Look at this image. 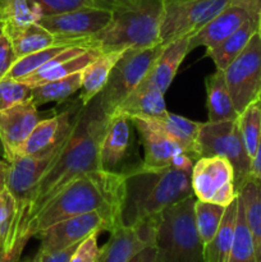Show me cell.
<instances>
[{
  "instance_id": "cell-1",
  "label": "cell",
  "mask_w": 261,
  "mask_h": 262,
  "mask_svg": "<svg viewBox=\"0 0 261 262\" xmlns=\"http://www.w3.org/2000/svg\"><path fill=\"white\" fill-rule=\"evenodd\" d=\"M109 119L101 105L100 95L79 109L66 145L36 188L20 230V238L28 237L26 229L31 220L64 187L83 174L101 169L100 145Z\"/></svg>"
},
{
  "instance_id": "cell-2",
  "label": "cell",
  "mask_w": 261,
  "mask_h": 262,
  "mask_svg": "<svg viewBox=\"0 0 261 262\" xmlns=\"http://www.w3.org/2000/svg\"><path fill=\"white\" fill-rule=\"evenodd\" d=\"M124 194V171H90L72 181L50 200L27 225L26 235L36 237L61 220L94 211L104 215L109 232H113L122 227Z\"/></svg>"
},
{
  "instance_id": "cell-3",
  "label": "cell",
  "mask_w": 261,
  "mask_h": 262,
  "mask_svg": "<svg viewBox=\"0 0 261 262\" xmlns=\"http://www.w3.org/2000/svg\"><path fill=\"white\" fill-rule=\"evenodd\" d=\"M122 225L135 227L158 219L171 205L192 196L191 173L169 166L146 169L141 164L125 170Z\"/></svg>"
},
{
  "instance_id": "cell-4",
  "label": "cell",
  "mask_w": 261,
  "mask_h": 262,
  "mask_svg": "<svg viewBox=\"0 0 261 262\" xmlns=\"http://www.w3.org/2000/svg\"><path fill=\"white\" fill-rule=\"evenodd\" d=\"M165 0H136L113 10V18L101 31L79 41L100 53L146 49L160 43V25Z\"/></svg>"
},
{
  "instance_id": "cell-5",
  "label": "cell",
  "mask_w": 261,
  "mask_h": 262,
  "mask_svg": "<svg viewBox=\"0 0 261 262\" xmlns=\"http://www.w3.org/2000/svg\"><path fill=\"white\" fill-rule=\"evenodd\" d=\"M194 194L164 210L156 230L158 262H205L194 220Z\"/></svg>"
},
{
  "instance_id": "cell-6",
  "label": "cell",
  "mask_w": 261,
  "mask_h": 262,
  "mask_svg": "<svg viewBox=\"0 0 261 262\" xmlns=\"http://www.w3.org/2000/svg\"><path fill=\"white\" fill-rule=\"evenodd\" d=\"M197 154L200 158L223 156L228 159L234 170L235 188H240L246 179L251 177L252 159L241 136L238 118L224 122H205L200 128L197 137Z\"/></svg>"
},
{
  "instance_id": "cell-7",
  "label": "cell",
  "mask_w": 261,
  "mask_h": 262,
  "mask_svg": "<svg viewBox=\"0 0 261 262\" xmlns=\"http://www.w3.org/2000/svg\"><path fill=\"white\" fill-rule=\"evenodd\" d=\"M68 140V138H67ZM67 140L53 150L40 155H18L7 161L4 187L15 200L18 209V239L20 238L26 214L38 183L60 154Z\"/></svg>"
},
{
  "instance_id": "cell-8",
  "label": "cell",
  "mask_w": 261,
  "mask_h": 262,
  "mask_svg": "<svg viewBox=\"0 0 261 262\" xmlns=\"http://www.w3.org/2000/svg\"><path fill=\"white\" fill-rule=\"evenodd\" d=\"M161 43L146 49H128L113 68L105 89L100 92V100L107 115L140 86L154 61L160 55Z\"/></svg>"
},
{
  "instance_id": "cell-9",
  "label": "cell",
  "mask_w": 261,
  "mask_h": 262,
  "mask_svg": "<svg viewBox=\"0 0 261 262\" xmlns=\"http://www.w3.org/2000/svg\"><path fill=\"white\" fill-rule=\"evenodd\" d=\"M232 4V0H165L160 25L163 46L191 37Z\"/></svg>"
},
{
  "instance_id": "cell-10",
  "label": "cell",
  "mask_w": 261,
  "mask_h": 262,
  "mask_svg": "<svg viewBox=\"0 0 261 262\" xmlns=\"http://www.w3.org/2000/svg\"><path fill=\"white\" fill-rule=\"evenodd\" d=\"M223 72L235 112L241 114L248 105L260 99L261 40L257 32Z\"/></svg>"
},
{
  "instance_id": "cell-11",
  "label": "cell",
  "mask_w": 261,
  "mask_h": 262,
  "mask_svg": "<svg viewBox=\"0 0 261 262\" xmlns=\"http://www.w3.org/2000/svg\"><path fill=\"white\" fill-rule=\"evenodd\" d=\"M191 184L197 200L220 206H229L238 196L233 166L223 156L197 159L192 168Z\"/></svg>"
},
{
  "instance_id": "cell-12",
  "label": "cell",
  "mask_w": 261,
  "mask_h": 262,
  "mask_svg": "<svg viewBox=\"0 0 261 262\" xmlns=\"http://www.w3.org/2000/svg\"><path fill=\"white\" fill-rule=\"evenodd\" d=\"M112 18V9L90 7L60 14L42 15L38 23L53 33L60 45H78L79 41L101 31Z\"/></svg>"
},
{
  "instance_id": "cell-13",
  "label": "cell",
  "mask_w": 261,
  "mask_h": 262,
  "mask_svg": "<svg viewBox=\"0 0 261 262\" xmlns=\"http://www.w3.org/2000/svg\"><path fill=\"white\" fill-rule=\"evenodd\" d=\"M104 230L109 232V227L104 215L99 211L87 212L61 220L36 235L40 238L41 242L38 252L49 253L64 250L78 245L92 233H101Z\"/></svg>"
},
{
  "instance_id": "cell-14",
  "label": "cell",
  "mask_w": 261,
  "mask_h": 262,
  "mask_svg": "<svg viewBox=\"0 0 261 262\" xmlns=\"http://www.w3.org/2000/svg\"><path fill=\"white\" fill-rule=\"evenodd\" d=\"M159 220L160 217L135 227L122 225L110 232V238L100 248L97 262H128L141 250L155 245Z\"/></svg>"
},
{
  "instance_id": "cell-15",
  "label": "cell",
  "mask_w": 261,
  "mask_h": 262,
  "mask_svg": "<svg viewBox=\"0 0 261 262\" xmlns=\"http://www.w3.org/2000/svg\"><path fill=\"white\" fill-rule=\"evenodd\" d=\"M38 122L37 106L31 99L0 112V141L5 161L13 160L19 155Z\"/></svg>"
},
{
  "instance_id": "cell-16",
  "label": "cell",
  "mask_w": 261,
  "mask_h": 262,
  "mask_svg": "<svg viewBox=\"0 0 261 262\" xmlns=\"http://www.w3.org/2000/svg\"><path fill=\"white\" fill-rule=\"evenodd\" d=\"M140 136L143 147V161L141 166L146 169H165L171 166L174 156L184 152L178 142L156 127L147 118H129Z\"/></svg>"
},
{
  "instance_id": "cell-17",
  "label": "cell",
  "mask_w": 261,
  "mask_h": 262,
  "mask_svg": "<svg viewBox=\"0 0 261 262\" xmlns=\"http://www.w3.org/2000/svg\"><path fill=\"white\" fill-rule=\"evenodd\" d=\"M79 109L77 113L74 109H68L48 119L40 120L23 145L19 155H40L61 145L71 135Z\"/></svg>"
},
{
  "instance_id": "cell-18",
  "label": "cell",
  "mask_w": 261,
  "mask_h": 262,
  "mask_svg": "<svg viewBox=\"0 0 261 262\" xmlns=\"http://www.w3.org/2000/svg\"><path fill=\"white\" fill-rule=\"evenodd\" d=\"M132 120L122 114L110 115L100 145V166L106 171H120V164L129 152Z\"/></svg>"
},
{
  "instance_id": "cell-19",
  "label": "cell",
  "mask_w": 261,
  "mask_h": 262,
  "mask_svg": "<svg viewBox=\"0 0 261 262\" xmlns=\"http://www.w3.org/2000/svg\"><path fill=\"white\" fill-rule=\"evenodd\" d=\"M189 51V37L176 40L164 46L137 89H155L165 95Z\"/></svg>"
},
{
  "instance_id": "cell-20",
  "label": "cell",
  "mask_w": 261,
  "mask_h": 262,
  "mask_svg": "<svg viewBox=\"0 0 261 262\" xmlns=\"http://www.w3.org/2000/svg\"><path fill=\"white\" fill-rule=\"evenodd\" d=\"M125 50L101 53L82 71V87L79 101L87 105L106 86L113 68Z\"/></svg>"
},
{
  "instance_id": "cell-21",
  "label": "cell",
  "mask_w": 261,
  "mask_h": 262,
  "mask_svg": "<svg viewBox=\"0 0 261 262\" xmlns=\"http://www.w3.org/2000/svg\"><path fill=\"white\" fill-rule=\"evenodd\" d=\"M164 133L179 143L184 152L191 156L194 161L199 159L197 154V137L202 123L184 118L182 115L171 114L166 112L164 115L156 118H147Z\"/></svg>"
},
{
  "instance_id": "cell-22",
  "label": "cell",
  "mask_w": 261,
  "mask_h": 262,
  "mask_svg": "<svg viewBox=\"0 0 261 262\" xmlns=\"http://www.w3.org/2000/svg\"><path fill=\"white\" fill-rule=\"evenodd\" d=\"M205 87L209 122H224L240 117L233 105L224 72L216 69L214 73L207 76L205 79Z\"/></svg>"
},
{
  "instance_id": "cell-23",
  "label": "cell",
  "mask_w": 261,
  "mask_h": 262,
  "mask_svg": "<svg viewBox=\"0 0 261 262\" xmlns=\"http://www.w3.org/2000/svg\"><path fill=\"white\" fill-rule=\"evenodd\" d=\"M2 28L9 37L17 58H22V56L50 48V46L60 45L58 38L38 22L20 26V27Z\"/></svg>"
},
{
  "instance_id": "cell-24",
  "label": "cell",
  "mask_w": 261,
  "mask_h": 262,
  "mask_svg": "<svg viewBox=\"0 0 261 262\" xmlns=\"http://www.w3.org/2000/svg\"><path fill=\"white\" fill-rule=\"evenodd\" d=\"M166 112L163 92L155 89H136L113 114H122L128 118H156Z\"/></svg>"
},
{
  "instance_id": "cell-25",
  "label": "cell",
  "mask_w": 261,
  "mask_h": 262,
  "mask_svg": "<svg viewBox=\"0 0 261 262\" xmlns=\"http://www.w3.org/2000/svg\"><path fill=\"white\" fill-rule=\"evenodd\" d=\"M258 17H253L243 23L234 33L225 38L223 42L215 48L206 50V55L214 61L215 67L219 71H224L250 42L251 37L257 32Z\"/></svg>"
},
{
  "instance_id": "cell-26",
  "label": "cell",
  "mask_w": 261,
  "mask_h": 262,
  "mask_svg": "<svg viewBox=\"0 0 261 262\" xmlns=\"http://www.w3.org/2000/svg\"><path fill=\"white\" fill-rule=\"evenodd\" d=\"M238 194L243 201L246 220L255 243L256 260L261 262V181L248 177L238 188Z\"/></svg>"
},
{
  "instance_id": "cell-27",
  "label": "cell",
  "mask_w": 261,
  "mask_h": 262,
  "mask_svg": "<svg viewBox=\"0 0 261 262\" xmlns=\"http://www.w3.org/2000/svg\"><path fill=\"white\" fill-rule=\"evenodd\" d=\"M237 205L238 196L229 206L225 207V212L216 234L214 235L211 242L204 247L205 262H228L237 220Z\"/></svg>"
},
{
  "instance_id": "cell-28",
  "label": "cell",
  "mask_w": 261,
  "mask_h": 262,
  "mask_svg": "<svg viewBox=\"0 0 261 262\" xmlns=\"http://www.w3.org/2000/svg\"><path fill=\"white\" fill-rule=\"evenodd\" d=\"M82 87V71L64 77L56 81L46 82L32 87L31 100L36 106L49 104V102H60L76 94Z\"/></svg>"
},
{
  "instance_id": "cell-29",
  "label": "cell",
  "mask_w": 261,
  "mask_h": 262,
  "mask_svg": "<svg viewBox=\"0 0 261 262\" xmlns=\"http://www.w3.org/2000/svg\"><path fill=\"white\" fill-rule=\"evenodd\" d=\"M228 262H257L255 243H253L252 234L246 220L245 206H243V201L240 194H238L234 235H233V243Z\"/></svg>"
},
{
  "instance_id": "cell-30",
  "label": "cell",
  "mask_w": 261,
  "mask_h": 262,
  "mask_svg": "<svg viewBox=\"0 0 261 262\" xmlns=\"http://www.w3.org/2000/svg\"><path fill=\"white\" fill-rule=\"evenodd\" d=\"M224 212V206L197 199L194 201V220H196L199 237L204 247H206L216 234Z\"/></svg>"
},
{
  "instance_id": "cell-31",
  "label": "cell",
  "mask_w": 261,
  "mask_h": 262,
  "mask_svg": "<svg viewBox=\"0 0 261 262\" xmlns=\"http://www.w3.org/2000/svg\"><path fill=\"white\" fill-rule=\"evenodd\" d=\"M18 241V209L7 188L0 192V243L5 251L12 250Z\"/></svg>"
},
{
  "instance_id": "cell-32",
  "label": "cell",
  "mask_w": 261,
  "mask_h": 262,
  "mask_svg": "<svg viewBox=\"0 0 261 262\" xmlns=\"http://www.w3.org/2000/svg\"><path fill=\"white\" fill-rule=\"evenodd\" d=\"M41 15L30 0H0L2 27L13 28L38 22Z\"/></svg>"
},
{
  "instance_id": "cell-33",
  "label": "cell",
  "mask_w": 261,
  "mask_h": 262,
  "mask_svg": "<svg viewBox=\"0 0 261 262\" xmlns=\"http://www.w3.org/2000/svg\"><path fill=\"white\" fill-rule=\"evenodd\" d=\"M238 125L247 154L253 159L261 135V100H256L241 113Z\"/></svg>"
},
{
  "instance_id": "cell-34",
  "label": "cell",
  "mask_w": 261,
  "mask_h": 262,
  "mask_svg": "<svg viewBox=\"0 0 261 262\" xmlns=\"http://www.w3.org/2000/svg\"><path fill=\"white\" fill-rule=\"evenodd\" d=\"M67 46L69 45L50 46V48L42 49V50L35 51V53H31L28 55L22 56V58H18L5 77L7 78L15 79V81H20V79L30 76L31 73L36 72L37 69L42 68L50 60H53Z\"/></svg>"
},
{
  "instance_id": "cell-35",
  "label": "cell",
  "mask_w": 261,
  "mask_h": 262,
  "mask_svg": "<svg viewBox=\"0 0 261 262\" xmlns=\"http://www.w3.org/2000/svg\"><path fill=\"white\" fill-rule=\"evenodd\" d=\"M32 87L20 81L7 78L0 79V112L31 99Z\"/></svg>"
},
{
  "instance_id": "cell-36",
  "label": "cell",
  "mask_w": 261,
  "mask_h": 262,
  "mask_svg": "<svg viewBox=\"0 0 261 262\" xmlns=\"http://www.w3.org/2000/svg\"><path fill=\"white\" fill-rule=\"evenodd\" d=\"M30 2L41 17L60 14V13L71 12V10L81 9V8H102L97 0H30Z\"/></svg>"
},
{
  "instance_id": "cell-37",
  "label": "cell",
  "mask_w": 261,
  "mask_h": 262,
  "mask_svg": "<svg viewBox=\"0 0 261 262\" xmlns=\"http://www.w3.org/2000/svg\"><path fill=\"white\" fill-rule=\"evenodd\" d=\"M99 234V232H95L84 238L77 247L71 262H97L100 255V247L97 245Z\"/></svg>"
},
{
  "instance_id": "cell-38",
  "label": "cell",
  "mask_w": 261,
  "mask_h": 262,
  "mask_svg": "<svg viewBox=\"0 0 261 262\" xmlns=\"http://www.w3.org/2000/svg\"><path fill=\"white\" fill-rule=\"evenodd\" d=\"M17 55L7 33L0 26V79L4 78L17 60Z\"/></svg>"
},
{
  "instance_id": "cell-39",
  "label": "cell",
  "mask_w": 261,
  "mask_h": 262,
  "mask_svg": "<svg viewBox=\"0 0 261 262\" xmlns=\"http://www.w3.org/2000/svg\"><path fill=\"white\" fill-rule=\"evenodd\" d=\"M79 246L78 245H74L71 246L68 248H64V250L60 251H54V252H49V253H37L40 255V260L41 262H71L72 257H73L74 252H76L77 247Z\"/></svg>"
},
{
  "instance_id": "cell-40",
  "label": "cell",
  "mask_w": 261,
  "mask_h": 262,
  "mask_svg": "<svg viewBox=\"0 0 261 262\" xmlns=\"http://www.w3.org/2000/svg\"><path fill=\"white\" fill-rule=\"evenodd\" d=\"M31 238L28 237L19 238V239L15 242V245L13 246L12 250H9L4 256H3L0 262H22L20 261V256H22L23 250H25L26 245H27V242Z\"/></svg>"
},
{
  "instance_id": "cell-41",
  "label": "cell",
  "mask_w": 261,
  "mask_h": 262,
  "mask_svg": "<svg viewBox=\"0 0 261 262\" xmlns=\"http://www.w3.org/2000/svg\"><path fill=\"white\" fill-rule=\"evenodd\" d=\"M128 262H158V250L156 246H147L133 256Z\"/></svg>"
},
{
  "instance_id": "cell-42",
  "label": "cell",
  "mask_w": 261,
  "mask_h": 262,
  "mask_svg": "<svg viewBox=\"0 0 261 262\" xmlns=\"http://www.w3.org/2000/svg\"><path fill=\"white\" fill-rule=\"evenodd\" d=\"M251 177L261 181V135L257 143V148H256L255 156L252 159V164H251Z\"/></svg>"
},
{
  "instance_id": "cell-43",
  "label": "cell",
  "mask_w": 261,
  "mask_h": 262,
  "mask_svg": "<svg viewBox=\"0 0 261 262\" xmlns=\"http://www.w3.org/2000/svg\"><path fill=\"white\" fill-rule=\"evenodd\" d=\"M102 8H107V9H117V8L124 7V5L130 4V3L136 2V0H97Z\"/></svg>"
},
{
  "instance_id": "cell-44",
  "label": "cell",
  "mask_w": 261,
  "mask_h": 262,
  "mask_svg": "<svg viewBox=\"0 0 261 262\" xmlns=\"http://www.w3.org/2000/svg\"><path fill=\"white\" fill-rule=\"evenodd\" d=\"M5 169H7V161L0 160V188H4Z\"/></svg>"
},
{
  "instance_id": "cell-45",
  "label": "cell",
  "mask_w": 261,
  "mask_h": 262,
  "mask_svg": "<svg viewBox=\"0 0 261 262\" xmlns=\"http://www.w3.org/2000/svg\"><path fill=\"white\" fill-rule=\"evenodd\" d=\"M23 262H41L40 255H38V253H36V255L33 256V257L28 258V260H26V261H23Z\"/></svg>"
},
{
  "instance_id": "cell-46",
  "label": "cell",
  "mask_w": 261,
  "mask_h": 262,
  "mask_svg": "<svg viewBox=\"0 0 261 262\" xmlns=\"http://www.w3.org/2000/svg\"><path fill=\"white\" fill-rule=\"evenodd\" d=\"M257 33H258V37L261 40V12L258 14V26H257Z\"/></svg>"
},
{
  "instance_id": "cell-47",
  "label": "cell",
  "mask_w": 261,
  "mask_h": 262,
  "mask_svg": "<svg viewBox=\"0 0 261 262\" xmlns=\"http://www.w3.org/2000/svg\"><path fill=\"white\" fill-rule=\"evenodd\" d=\"M5 253H7V251H5L4 246H3L2 243H0V260H2V258H3V256H4Z\"/></svg>"
},
{
  "instance_id": "cell-48",
  "label": "cell",
  "mask_w": 261,
  "mask_h": 262,
  "mask_svg": "<svg viewBox=\"0 0 261 262\" xmlns=\"http://www.w3.org/2000/svg\"><path fill=\"white\" fill-rule=\"evenodd\" d=\"M0 156H4V150H3V145H2V141H0Z\"/></svg>"
},
{
  "instance_id": "cell-49",
  "label": "cell",
  "mask_w": 261,
  "mask_h": 262,
  "mask_svg": "<svg viewBox=\"0 0 261 262\" xmlns=\"http://www.w3.org/2000/svg\"><path fill=\"white\" fill-rule=\"evenodd\" d=\"M237 2H250V0H232V3H237Z\"/></svg>"
},
{
  "instance_id": "cell-50",
  "label": "cell",
  "mask_w": 261,
  "mask_h": 262,
  "mask_svg": "<svg viewBox=\"0 0 261 262\" xmlns=\"http://www.w3.org/2000/svg\"><path fill=\"white\" fill-rule=\"evenodd\" d=\"M3 191V188H0V192H2Z\"/></svg>"
},
{
  "instance_id": "cell-51",
  "label": "cell",
  "mask_w": 261,
  "mask_h": 262,
  "mask_svg": "<svg viewBox=\"0 0 261 262\" xmlns=\"http://www.w3.org/2000/svg\"><path fill=\"white\" fill-rule=\"evenodd\" d=\"M258 100H261V94H260V99H258Z\"/></svg>"
},
{
  "instance_id": "cell-52",
  "label": "cell",
  "mask_w": 261,
  "mask_h": 262,
  "mask_svg": "<svg viewBox=\"0 0 261 262\" xmlns=\"http://www.w3.org/2000/svg\"><path fill=\"white\" fill-rule=\"evenodd\" d=\"M0 26H2V23H0Z\"/></svg>"
},
{
  "instance_id": "cell-53",
  "label": "cell",
  "mask_w": 261,
  "mask_h": 262,
  "mask_svg": "<svg viewBox=\"0 0 261 262\" xmlns=\"http://www.w3.org/2000/svg\"><path fill=\"white\" fill-rule=\"evenodd\" d=\"M0 23H2V22H0Z\"/></svg>"
}]
</instances>
